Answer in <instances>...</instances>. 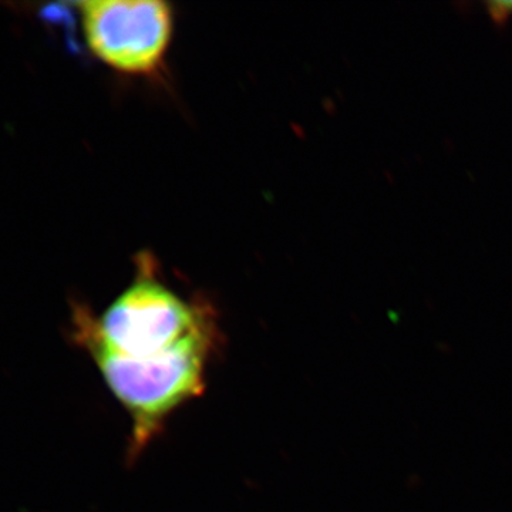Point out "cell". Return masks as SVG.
Here are the masks:
<instances>
[{
	"label": "cell",
	"mask_w": 512,
	"mask_h": 512,
	"mask_svg": "<svg viewBox=\"0 0 512 512\" xmlns=\"http://www.w3.org/2000/svg\"><path fill=\"white\" fill-rule=\"evenodd\" d=\"M73 338L92 359L126 365H170L197 353H215L217 318L207 303L185 299L141 262L136 279L100 316L82 308L73 318Z\"/></svg>",
	"instance_id": "1"
},
{
	"label": "cell",
	"mask_w": 512,
	"mask_h": 512,
	"mask_svg": "<svg viewBox=\"0 0 512 512\" xmlns=\"http://www.w3.org/2000/svg\"><path fill=\"white\" fill-rule=\"evenodd\" d=\"M87 46L111 69L150 74L160 69L171 37L173 9L156 0H92L79 5Z\"/></svg>",
	"instance_id": "2"
},
{
	"label": "cell",
	"mask_w": 512,
	"mask_h": 512,
	"mask_svg": "<svg viewBox=\"0 0 512 512\" xmlns=\"http://www.w3.org/2000/svg\"><path fill=\"white\" fill-rule=\"evenodd\" d=\"M487 9L495 22H505L512 16V2L487 3Z\"/></svg>",
	"instance_id": "3"
}]
</instances>
